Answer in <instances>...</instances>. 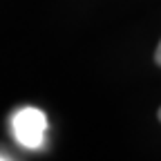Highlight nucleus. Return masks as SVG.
Wrapping results in <instances>:
<instances>
[{"mask_svg":"<svg viewBox=\"0 0 161 161\" xmlns=\"http://www.w3.org/2000/svg\"><path fill=\"white\" fill-rule=\"evenodd\" d=\"M9 128L18 146L25 150H43L47 139V116L38 108H20L11 114Z\"/></svg>","mask_w":161,"mask_h":161,"instance_id":"1","label":"nucleus"},{"mask_svg":"<svg viewBox=\"0 0 161 161\" xmlns=\"http://www.w3.org/2000/svg\"><path fill=\"white\" fill-rule=\"evenodd\" d=\"M154 60H157V65H161V43H159V47L154 52Z\"/></svg>","mask_w":161,"mask_h":161,"instance_id":"2","label":"nucleus"},{"mask_svg":"<svg viewBox=\"0 0 161 161\" xmlns=\"http://www.w3.org/2000/svg\"><path fill=\"white\" fill-rule=\"evenodd\" d=\"M157 116H159V121H161V108H159V112H157Z\"/></svg>","mask_w":161,"mask_h":161,"instance_id":"3","label":"nucleus"},{"mask_svg":"<svg viewBox=\"0 0 161 161\" xmlns=\"http://www.w3.org/2000/svg\"><path fill=\"white\" fill-rule=\"evenodd\" d=\"M0 159H9V157H5V154H0Z\"/></svg>","mask_w":161,"mask_h":161,"instance_id":"4","label":"nucleus"}]
</instances>
